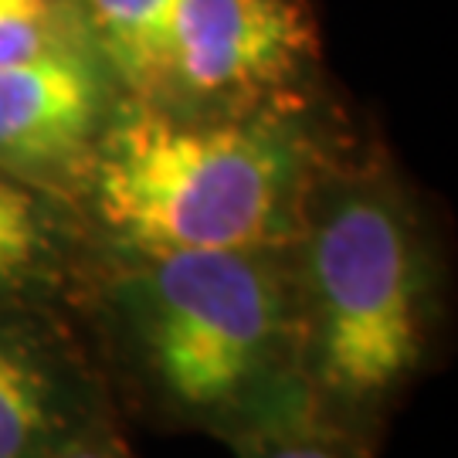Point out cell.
Returning <instances> with one entry per match:
<instances>
[{
    "label": "cell",
    "instance_id": "obj_3",
    "mask_svg": "<svg viewBox=\"0 0 458 458\" xmlns=\"http://www.w3.org/2000/svg\"><path fill=\"white\" fill-rule=\"evenodd\" d=\"M360 136L327 85L225 113L119 92L72 208L96 251L289 245L316 177Z\"/></svg>",
    "mask_w": 458,
    "mask_h": 458
},
{
    "label": "cell",
    "instance_id": "obj_4",
    "mask_svg": "<svg viewBox=\"0 0 458 458\" xmlns=\"http://www.w3.org/2000/svg\"><path fill=\"white\" fill-rule=\"evenodd\" d=\"M323 85L310 0H174L149 102L251 109Z\"/></svg>",
    "mask_w": 458,
    "mask_h": 458
},
{
    "label": "cell",
    "instance_id": "obj_2",
    "mask_svg": "<svg viewBox=\"0 0 458 458\" xmlns=\"http://www.w3.org/2000/svg\"><path fill=\"white\" fill-rule=\"evenodd\" d=\"M289 255L312 414L380 445L442 357V228L391 153L360 136L310 187Z\"/></svg>",
    "mask_w": 458,
    "mask_h": 458
},
{
    "label": "cell",
    "instance_id": "obj_6",
    "mask_svg": "<svg viewBox=\"0 0 458 458\" xmlns=\"http://www.w3.org/2000/svg\"><path fill=\"white\" fill-rule=\"evenodd\" d=\"M115 98L119 85L92 48L0 68V170L72 204Z\"/></svg>",
    "mask_w": 458,
    "mask_h": 458
},
{
    "label": "cell",
    "instance_id": "obj_9",
    "mask_svg": "<svg viewBox=\"0 0 458 458\" xmlns=\"http://www.w3.org/2000/svg\"><path fill=\"white\" fill-rule=\"evenodd\" d=\"M75 48H92L79 0H0V68Z\"/></svg>",
    "mask_w": 458,
    "mask_h": 458
},
{
    "label": "cell",
    "instance_id": "obj_11",
    "mask_svg": "<svg viewBox=\"0 0 458 458\" xmlns=\"http://www.w3.org/2000/svg\"><path fill=\"white\" fill-rule=\"evenodd\" d=\"M51 458H132V452L126 438H123L119 418H113L106 425L85 431L82 438H75V442L65 445L62 452H55Z\"/></svg>",
    "mask_w": 458,
    "mask_h": 458
},
{
    "label": "cell",
    "instance_id": "obj_7",
    "mask_svg": "<svg viewBox=\"0 0 458 458\" xmlns=\"http://www.w3.org/2000/svg\"><path fill=\"white\" fill-rule=\"evenodd\" d=\"M85 259L75 208L0 170V302L65 306Z\"/></svg>",
    "mask_w": 458,
    "mask_h": 458
},
{
    "label": "cell",
    "instance_id": "obj_8",
    "mask_svg": "<svg viewBox=\"0 0 458 458\" xmlns=\"http://www.w3.org/2000/svg\"><path fill=\"white\" fill-rule=\"evenodd\" d=\"M85 31L123 96H147L174 0H79Z\"/></svg>",
    "mask_w": 458,
    "mask_h": 458
},
{
    "label": "cell",
    "instance_id": "obj_10",
    "mask_svg": "<svg viewBox=\"0 0 458 458\" xmlns=\"http://www.w3.org/2000/svg\"><path fill=\"white\" fill-rule=\"evenodd\" d=\"M238 458H377V442L350 435L310 411L231 445Z\"/></svg>",
    "mask_w": 458,
    "mask_h": 458
},
{
    "label": "cell",
    "instance_id": "obj_1",
    "mask_svg": "<svg viewBox=\"0 0 458 458\" xmlns=\"http://www.w3.org/2000/svg\"><path fill=\"white\" fill-rule=\"evenodd\" d=\"M65 310L119 418L231 448L310 411L289 245L85 248Z\"/></svg>",
    "mask_w": 458,
    "mask_h": 458
},
{
    "label": "cell",
    "instance_id": "obj_5",
    "mask_svg": "<svg viewBox=\"0 0 458 458\" xmlns=\"http://www.w3.org/2000/svg\"><path fill=\"white\" fill-rule=\"evenodd\" d=\"M113 418L65 306L0 302V458H51Z\"/></svg>",
    "mask_w": 458,
    "mask_h": 458
}]
</instances>
